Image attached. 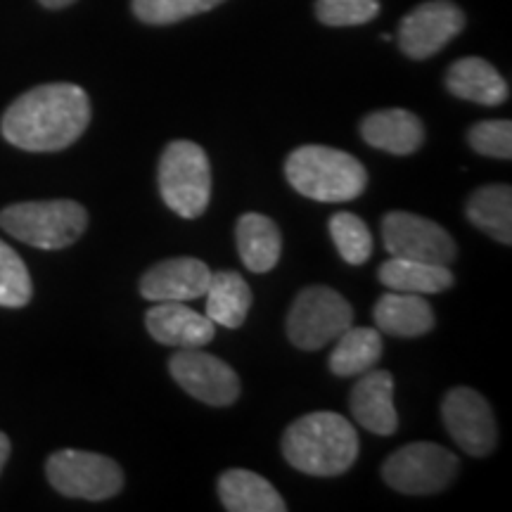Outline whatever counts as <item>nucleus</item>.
<instances>
[{
    "instance_id": "obj_30",
    "label": "nucleus",
    "mask_w": 512,
    "mask_h": 512,
    "mask_svg": "<svg viewBox=\"0 0 512 512\" xmlns=\"http://www.w3.org/2000/svg\"><path fill=\"white\" fill-rule=\"evenodd\" d=\"M10 439H8V434L5 432H0V472H3V467H5V463H8V458H10Z\"/></svg>"
},
{
    "instance_id": "obj_27",
    "label": "nucleus",
    "mask_w": 512,
    "mask_h": 512,
    "mask_svg": "<svg viewBox=\"0 0 512 512\" xmlns=\"http://www.w3.org/2000/svg\"><path fill=\"white\" fill-rule=\"evenodd\" d=\"M221 3L226 0H133V12L140 22L164 27V24H176L181 19L214 10Z\"/></svg>"
},
{
    "instance_id": "obj_8",
    "label": "nucleus",
    "mask_w": 512,
    "mask_h": 512,
    "mask_svg": "<svg viewBox=\"0 0 512 512\" xmlns=\"http://www.w3.org/2000/svg\"><path fill=\"white\" fill-rule=\"evenodd\" d=\"M48 482L67 498L107 501L124 489V472L117 460L91 451L64 448L48 458Z\"/></svg>"
},
{
    "instance_id": "obj_10",
    "label": "nucleus",
    "mask_w": 512,
    "mask_h": 512,
    "mask_svg": "<svg viewBox=\"0 0 512 512\" xmlns=\"http://www.w3.org/2000/svg\"><path fill=\"white\" fill-rule=\"evenodd\" d=\"M169 370L192 399L214 408L233 406L240 399V377L221 358L200 349H181L171 356Z\"/></svg>"
},
{
    "instance_id": "obj_15",
    "label": "nucleus",
    "mask_w": 512,
    "mask_h": 512,
    "mask_svg": "<svg viewBox=\"0 0 512 512\" xmlns=\"http://www.w3.org/2000/svg\"><path fill=\"white\" fill-rule=\"evenodd\" d=\"M351 413L368 432L380 437H392L399 427V415L394 408V377L389 370H373L361 375L349 396Z\"/></svg>"
},
{
    "instance_id": "obj_17",
    "label": "nucleus",
    "mask_w": 512,
    "mask_h": 512,
    "mask_svg": "<svg viewBox=\"0 0 512 512\" xmlns=\"http://www.w3.org/2000/svg\"><path fill=\"white\" fill-rule=\"evenodd\" d=\"M446 88L460 100L477 102L484 107L503 105L510 88L498 69L482 57H463L453 62L446 74Z\"/></svg>"
},
{
    "instance_id": "obj_31",
    "label": "nucleus",
    "mask_w": 512,
    "mask_h": 512,
    "mask_svg": "<svg viewBox=\"0 0 512 512\" xmlns=\"http://www.w3.org/2000/svg\"><path fill=\"white\" fill-rule=\"evenodd\" d=\"M38 3L48 10H62V8H69V5L76 3V0H38Z\"/></svg>"
},
{
    "instance_id": "obj_20",
    "label": "nucleus",
    "mask_w": 512,
    "mask_h": 512,
    "mask_svg": "<svg viewBox=\"0 0 512 512\" xmlns=\"http://www.w3.org/2000/svg\"><path fill=\"white\" fill-rule=\"evenodd\" d=\"M235 238H238L242 264L252 273H268L278 266L283 238H280V228L275 226L273 219L256 214V211L242 214L235 226Z\"/></svg>"
},
{
    "instance_id": "obj_4",
    "label": "nucleus",
    "mask_w": 512,
    "mask_h": 512,
    "mask_svg": "<svg viewBox=\"0 0 512 512\" xmlns=\"http://www.w3.org/2000/svg\"><path fill=\"white\" fill-rule=\"evenodd\" d=\"M0 228L36 249H67L86 233L88 211L74 200L22 202L0 211Z\"/></svg>"
},
{
    "instance_id": "obj_11",
    "label": "nucleus",
    "mask_w": 512,
    "mask_h": 512,
    "mask_svg": "<svg viewBox=\"0 0 512 512\" xmlns=\"http://www.w3.org/2000/svg\"><path fill=\"white\" fill-rule=\"evenodd\" d=\"M441 418L451 439L470 456L484 458L496 448V418L484 396L475 389H451L441 401Z\"/></svg>"
},
{
    "instance_id": "obj_1",
    "label": "nucleus",
    "mask_w": 512,
    "mask_h": 512,
    "mask_svg": "<svg viewBox=\"0 0 512 512\" xmlns=\"http://www.w3.org/2000/svg\"><path fill=\"white\" fill-rule=\"evenodd\" d=\"M91 124V100L76 83H43L12 102L0 121L10 145L27 152H57L74 145Z\"/></svg>"
},
{
    "instance_id": "obj_18",
    "label": "nucleus",
    "mask_w": 512,
    "mask_h": 512,
    "mask_svg": "<svg viewBox=\"0 0 512 512\" xmlns=\"http://www.w3.org/2000/svg\"><path fill=\"white\" fill-rule=\"evenodd\" d=\"M375 325L392 337H422L434 328V311L422 294H382L375 304Z\"/></svg>"
},
{
    "instance_id": "obj_29",
    "label": "nucleus",
    "mask_w": 512,
    "mask_h": 512,
    "mask_svg": "<svg viewBox=\"0 0 512 512\" xmlns=\"http://www.w3.org/2000/svg\"><path fill=\"white\" fill-rule=\"evenodd\" d=\"M467 143L475 152L491 159L512 157V124L508 119L479 121L467 131Z\"/></svg>"
},
{
    "instance_id": "obj_23",
    "label": "nucleus",
    "mask_w": 512,
    "mask_h": 512,
    "mask_svg": "<svg viewBox=\"0 0 512 512\" xmlns=\"http://www.w3.org/2000/svg\"><path fill=\"white\" fill-rule=\"evenodd\" d=\"M465 214L482 233L510 245L512 242V188L510 185H484L470 195Z\"/></svg>"
},
{
    "instance_id": "obj_7",
    "label": "nucleus",
    "mask_w": 512,
    "mask_h": 512,
    "mask_svg": "<svg viewBox=\"0 0 512 512\" xmlns=\"http://www.w3.org/2000/svg\"><path fill=\"white\" fill-rule=\"evenodd\" d=\"M354 323V309L342 294L325 285L306 287L287 313V337L297 349L318 351Z\"/></svg>"
},
{
    "instance_id": "obj_21",
    "label": "nucleus",
    "mask_w": 512,
    "mask_h": 512,
    "mask_svg": "<svg viewBox=\"0 0 512 512\" xmlns=\"http://www.w3.org/2000/svg\"><path fill=\"white\" fill-rule=\"evenodd\" d=\"M377 278L387 290L408 294H439L453 285V273L448 266L403 259V256H392L384 261L377 271Z\"/></svg>"
},
{
    "instance_id": "obj_14",
    "label": "nucleus",
    "mask_w": 512,
    "mask_h": 512,
    "mask_svg": "<svg viewBox=\"0 0 512 512\" xmlns=\"http://www.w3.org/2000/svg\"><path fill=\"white\" fill-rule=\"evenodd\" d=\"M145 325L152 339L176 349H202L216 335L207 313L192 311L183 302H157L145 313Z\"/></svg>"
},
{
    "instance_id": "obj_2",
    "label": "nucleus",
    "mask_w": 512,
    "mask_h": 512,
    "mask_svg": "<svg viewBox=\"0 0 512 512\" xmlns=\"http://www.w3.org/2000/svg\"><path fill=\"white\" fill-rule=\"evenodd\" d=\"M283 456L304 475H344L358 458V434L344 415L332 411L309 413L285 430Z\"/></svg>"
},
{
    "instance_id": "obj_26",
    "label": "nucleus",
    "mask_w": 512,
    "mask_h": 512,
    "mask_svg": "<svg viewBox=\"0 0 512 512\" xmlns=\"http://www.w3.org/2000/svg\"><path fill=\"white\" fill-rule=\"evenodd\" d=\"M34 285L27 264L8 242L0 240V306L3 309H22L31 302Z\"/></svg>"
},
{
    "instance_id": "obj_12",
    "label": "nucleus",
    "mask_w": 512,
    "mask_h": 512,
    "mask_svg": "<svg viewBox=\"0 0 512 512\" xmlns=\"http://www.w3.org/2000/svg\"><path fill=\"white\" fill-rule=\"evenodd\" d=\"M465 29V12L451 0H430L401 19L399 46L411 60H427Z\"/></svg>"
},
{
    "instance_id": "obj_24",
    "label": "nucleus",
    "mask_w": 512,
    "mask_h": 512,
    "mask_svg": "<svg viewBox=\"0 0 512 512\" xmlns=\"http://www.w3.org/2000/svg\"><path fill=\"white\" fill-rule=\"evenodd\" d=\"M382 332L373 328H347L337 337L328 366L339 377L368 373L382 356Z\"/></svg>"
},
{
    "instance_id": "obj_3",
    "label": "nucleus",
    "mask_w": 512,
    "mask_h": 512,
    "mask_svg": "<svg viewBox=\"0 0 512 512\" xmlns=\"http://www.w3.org/2000/svg\"><path fill=\"white\" fill-rule=\"evenodd\" d=\"M287 183L313 202H349L368 188L366 166L328 145H302L285 162Z\"/></svg>"
},
{
    "instance_id": "obj_13",
    "label": "nucleus",
    "mask_w": 512,
    "mask_h": 512,
    "mask_svg": "<svg viewBox=\"0 0 512 512\" xmlns=\"http://www.w3.org/2000/svg\"><path fill=\"white\" fill-rule=\"evenodd\" d=\"M211 271L195 256L159 261L140 278V294L147 302H192L207 292Z\"/></svg>"
},
{
    "instance_id": "obj_19",
    "label": "nucleus",
    "mask_w": 512,
    "mask_h": 512,
    "mask_svg": "<svg viewBox=\"0 0 512 512\" xmlns=\"http://www.w3.org/2000/svg\"><path fill=\"white\" fill-rule=\"evenodd\" d=\"M219 496L223 508L230 512H285L287 505L283 496L266 477L256 475L252 470L223 472L219 477Z\"/></svg>"
},
{
    "instance_id": "obj_16",
    "label": "nucleus",
    "mask_w": 512,
    "mask_h": 512,
    "mask_svg": "<svg viewBox=\"0 0 512 512\" xmlns=\"http://www.w3.org/2000/svg\"><path fill=\"white\" fill-rule=\"evenodd\" d=\"M361 136L377 150L406 157L425 143V126L418 114L408 110H380L361 121Z\"/></svg>"
},
{
    "instance_id": "obj_5",
    "label": "nucleus",
    "mask_w": 512,
    "mask_h": 512,
    "mask_svg": "<svg viewBox=\"0 0 512 512\" xmlns=\"http://www.w3.org/2000/svg\"><path fill=\"white\" fill-rule=\"evenodd\" d=\"M159 195L181 219H200L211 200V164L192 140H174L159 159Z\"/></svg>"
},
{
    "instance_id": "obj_28",
    "label": "nucleus",
    "mask_w": 512,
    "mask_h": 512,
    "mask_svg": "<svg viewBox=\"0 0 512 512\" xmlns=\"http://www.w3.org/2000/svg\"><path fill=\"white\" fill-rule=\"evenodd\" d=\"M380 15V0H316V17L328 27H358Z\"/></svg>"
},
{
    "instance_id": "obj_25",
    "label": "nucleus",
    "mask_w": 512,
    "mask_h": 512,
    "mask_svg": "<svg viewBox=\"0 0 512 512\" xmlns=\"http://www.w3.org/2000/svg\"><path fill=\"white\" fill-rule=\"evenodd\" d=\"M330 235L339 256L351 266L366 264L373 254V238L366 221L351 211H337L335 216H330Z\"/></svg>"
},
{
    "instance_id": "obj_22",
    "label": "nucleus",
    "mask_w": 512,
    "mask_h": 512,
    "mask_svg": "<svg viewBox=\"0 0 512 512\" xmlns=\"http://www.w3.org/2000/svg\"><path fill=\"white\" fill-rule=\"evenodd\" d=\"M207 297V318L221 328L238 330L252 309V290L247 280L233 271L211 273Z\"/></svg>"
},
{
    "instance_id": "obj_9",
    "label": "nucleus",
    "mask_w": 512,
    "mask_h": 512,
    "mask_svg": "<svg viewBox=\"0 0 512 512\" xmlns=\"http://www.w3.org/2000/svg\"><path fill=\"white\" fill-rule=\"evenodd\" d=\"M384 249L389 256L403 259L430 261V264L448 266L456 261L458 247L451 235L439 223L425 216L408 214V211H392L382 219Z\"/></svg>"
},
{
    "instance_id": "obj_6",
    "label": "nucleus",
    "mask_w": 512,
    "mask_h": 512,
    "mask_svg": "<svg viewBox=\"0 0 512 512\" xmlns=\"http://www.w3.org/2000/svg\"><path fill=\"white\" fill-rule=\"evenodd\" d=\"M458 467V456L448 448L432 441H413L384 460L382 477L399 494L430 496L451 486Z\"/></svg>"
}]
</instances>
